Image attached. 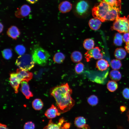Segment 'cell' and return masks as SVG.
I'll return each mask as SVG.
<instances>
[{
	"mask_svg": "<svg viewBox=\"0 0 129 129\" xmlns=\"http://www.w3.org/2000/svg\"><path fill=\"white\" fill-rule=\"evenodd\" d=\"M72 93L67 83L55 86L51 90L50 94L55 99L61 113L69 111L74 105L75 101L71 96Z\"/></svg>",
	"mask_w": 129,
	"mask_h": 129,
	"instance_id": "1",
	"label": "cell"
},
{
	"mask_svg": "<svg viewBox=\"0 0 129 129\" xmlns=\"http://www.w3.org/2000/svg\"><path fill=\"white\" fill-rule=\"evenodd\" d=\"M121 9L112 6L104 2L96 4L92 10L93 16L101 22L113 21L119 16Z\"/></svg>",
	"mask_w": 129,
	"mask_h": 129,
	"instance_id": "2",
	"label": "cell"
},
{
	"mask_svg": "<svg viewBox=\"0 0 129 129\" xmlns=\"http://www.w3.org/2000/svg\"><path fill=\"white\" fill-rule=\"evenodd\" d=\"M32 56L34 63L39 65L43 66L47 63L50 55L47 51L38 47L33 49Z\"/></svg>",
	"mask_w": 129,
	"mask_h": 129,
	"instance_id": "3",
	"label": "cell"
},
{
	"mask_svg": "<svg viewBox=\"0 0 129 129\" xmlns=\"http://www.w3.org/2000/svg\"><path fill=\"white\" fill-rule=\"evenodd\" d=\"M112 30L117 31L120 33L129 32V16L127 17L119 16L115 20L111 27Z\"/></svg>",
	"mask_w": 129,
	"mask_h": 129,
	"instance_id": "4",
	"label": "cell"
},
{
	"mask_svg": "<svg viewBox=\"0 0 129 129\" xmlns=\"http://www.w3.org/2000/svg\"><path fill=\"white\" fill-rule=\"evenodd\" d=\"M15 64L19 69L28 70L34 66V62L31 55L25 54L19 56L16 60Z\"/></svg>",
	"mask_w": 129,
	"mask_h": 129,
	"instance_id": "5",
	"label": "cell"
},
{
	"mask_svg": "<svg viewBox=\"0 0 129 129\" xmlns=\"http://www.w3.org/2000/svg\"><path fill=\"white\" fill-rule=\"evenodd\" d=\"M85 58L87 61H90L92 58L95 59H99L102 58L103 54L101 50L98 47H96L92 49L88 50L85 54Z\"/></svg>",
	"mask_w": 129,
	"mask_h": 129,
	"instance_id": "6",
	"label": "cell"
},
{
	"mask_svg": "<svg viewBox=\"0 0 129 129\" xmlns=\"http://www.w3.org/2000/svg\"><path fill=\"white\" fill-rule=\"evenodd\" d=\"M89 7L88 2L84 0H81L77 3L75 7V11L78 15L82 16L86 14L88 11Z\"/></svg>",
	"mask_w": 129,
	"mask_h": 129,
	"instance_id": "7",
	"label": "cell"
},
{
	"mask_svg": "<svg viewBox=\"0 0 129 129\" xmlns=\"http://www.w3.org/2000/svg\"><path fill=\"white\" fill-rule=\"evenodd\" d=\"M16 73L21 82L26 81L28 82L32 79L33 77V74L32 72L20 69H17Z\"/></svg>",
	"mask_w": 129,
	"mask_h": 129,
	"instance_id": "8",
	"label": "cell"
},
{
	"mask_svg": "<svg viewBox=\"0 0 129 129\" xmlns=\"http://www.w3.org/2000/svg\"><path fill=\"white\" fill-rule=\"evenodd\" d=\"M31 8L28 5L24 4L16 11L15 14L17 17L21 18L27 16L31 12Z\"/></svg>",
	"mask_w": 129,
	"mask_h": 129,
	"instance_id": "9",
	"label": "cell"
},
{
	"mask_svg": "<svg viewBox=\"0 0 129 129\" xmlns=\"http://www.w3.org/2000/svg\"><path fill=\"white\" fill-rule=\"evenodd\" d=\"M10 81L15 93H17L19 85L21 81L18 77L16 73H13L10 74Z\"/></svg>",
	"mask_w": 129,
	"mask_h": 129,
	"instance_id": "10",
	"label": "cell"
},
{
	"mask_svg": "<svg viewBox=\"0 0 129 129\" xmlns=\"http://www.w3.org/2000/svg\"><path fill=\"white\" fill-rule=\"evenodd\" d=\"M61 114L58 108L53 104L50 108L47 110L44 114L48 118L52 119L60 115Z\"/></svg>",
	"mask_w": 129,
	"mask_h": 129,
	"instance_id": "11",
	"label": "cell"
},
{
	"mask_svg": "<svg viewBox=\"0 0 129 129\" xmlns=\"http://www.w3.org/2000/svg\"><path fill=\"white\" fill-rule=\"evenodd\" d=\"M21 84L20 90L26 98L29 99L30 97H33V94L30 91L29 86L27 82L22 81L21 82Z\"/></svg>",
	"mask_w": 129,
	"mask_h": 129,
	"instance_id": "12",
	"label": "cell"
},
{
	"mask_svg": "<svg viewBox=\"0 0 129 129\" xmlns=\"http://www.w3.org/2000/svg\"><path fill=\"white\" fill-rule=\"evenodd\" d=\"M72 8V5L69 2L64 1L60 3L59 6V11L63 13H65L70 11Z\"/></svg>",
	"mask_w": 129,
	"mask_h": 129,
	"instance_id": "13",
	"label": "cell"
},
{
	"mask_svg": "<svg viewBox=\"0 0 129 129\" xmlns=\"http://www.w3.org/2000/svg\"><path fill=\"white\" fill-rule=\"evenodd\" d=\"M7 33L9 37L13 39H16L19 37L20 33L17 27L13 26L8 28Z\"/></svg>",
	"mask_w": 129,
	"mask_h": 129,
	"instance_id": "14",
	"label": "cell"
},
{
	"mask_svg": "<svg viewBox=\"0 0 129 129\" xmlns=\"http://www.w3.org/2000/svg\"><path fill=\"white\" fill-rule=\"evenodd\" d=\"M65 122L63 118H60L57 124L54 123L51 120H49L48 124L43 129H60L61 125Z\"/></svg>",
	"mask_w": 129,
	"mask_h": 129,
	"instance_id": "15",
	"label": "cell"
},
{
	"mask_svg": "<svg viewBox=\"0 0 129 129\" xmlns=\"http://www.w3.org/2000/svg\"><path fill=\"white\" fill-rule=\"evenodd\" d=\"M96 67L98 70L102 71L106 70L109 65L106 60L101 59L96 62Z\"/></svg>",
	"mask_w": 129,
	"mask_h": 129,
	"instance_id": "16",
	"label": "cell"
},
{
	"mask_svg": "<svg viewBox=\"0 0 129 129\" xmlns=\"http://www.w3.org/2000/svg\"><path fill=\"white\" fill-rule=\"evenodd\" d=\"M101 21L97 19L94 18L90 19L88 24L90 28L94 30H97L100 27L101 22Z\"/></svg>",
	"mask_w": 129,
	"mask_h": 129,
	"instance_id": "17",
	"label": "cell"
},
{
	"mask_svg": "<svg viewBox=\"0 0 129 129\" xmlns=\"http://www.w3.org/2000/svg\"><path fill=\"white\" fill-rule=\"evenodd\" d=\"M126 55V52L125 50L121 48H117L114 53L115 57L118 59H124Z\"/></svg>",
	"mask_w": 129,
	"mask_h": 129,
	"instance_id": "18",
	"label": "cell"
},
{
	"mask_svg": "<svg viewBox=\"0 0 129 129\" xmlns=\"http://www.w3.org/2000/svg\"><path fill=\"white\" fill-rule=\"evenodd\" d=\"M109 76L113 81H116L120 80L122 77V75L119 71L117 70H113L110 72Z\"/></svg>",
	"mask_w": 129,
	"mask_h": 129,
	"instance_id": "19",
	"label": "cell"
},
{
	"mask_svg": "<svg viewBox=\"0 0 129 129\" xmlns=\"http://www.w3.org/2000/svg\"><path fill=\"white\" fill-rule=\"evenodd\" d=\"M74 123L75 126L77 127L82 128L86 125V120L83 117H77L75 119Z\"/></svg>",
	"mask_w": 129,
	"mask_h": 129,
	"instance_id": "20",
	"label": "cell"
},
{
	"mask_svg": "<svg viewBox=\"0 0 129 129\" xmlns=\"http://www.w3.org/2000/svg\"><path fill=\"white\" fill-rule=\"evenodd\" d=\"M99 2H104L114 7L121 9V0H98Z\"/></svg>",
	"mask_w": 129,
	"mask_h": 129,
	"instance_id": "21",
	"label": "cell"
},
{
	"mask_svg": "<svg viewBox=\"0 0 129 129\" xmlns=\"http://www.w3.org/2000/svg\"><path fill=\"white\" fill-rule=\"evenodd\" d=\"M72 61L74 63L80 62L82 59V55L81 53L78 51H75L71 53L70 56Z\"/></svg>",
	"mask_w": 129,
	"mask_h": 129,
	"instance_id": "22",
	"label": "cell"
},
{
	"mask_svg": "<svg viewBox=\"0 0 129 129\" xmlns=\"http://www.w3.org/2000/svg\"><path fill=\"white\" fill-rule=\"evenodd\" d=\"M83 45L84 48L86 50H89L94 48V42L93 40L90 38H87L84 41Z\"/></svg>",
	"mask_w": 129,
	"mask_h": 129,
	"instance_id": "23",
	"label": "cell"
},
{
	"mask_svg": "<svg viewBox=\"0 0 129 129\" xmlns=\"http://www.w3.org/2000/svg\"><path fill=\"white\" fill-rule=\"evenodd\" d=\"M65 56L62 53L58 52L54 55L53 58L54 61L58 64L62 63L64 60Z\"/></svg>",
	"mask_w": 129,
	"mask_h": 129,
	"instance_id": "24",
	"label": "cell"
},
{
	"mask_svg": "<svg viewBox=\"0 0 129 129\" xmlns=\"http://www.w3.org/2000/svg\"><path fill=\"white\" fill-rule=\"evenodd\" d=\"M32 105L34 109L38 110L42 108L43 104V102L40 99L37 98L34 99L33 101Z\"/></svg>",
	"mask_w": 129,
	"mask_h": 129,
	"instance_id": "25",
	"label": "cell"
},
{
	"mask_svg": "<svg viewBox=\"0 0 129 129\" xmlns=\"http://www.w3.org/2000/svg\"><path fill=\"white\" fill-rule=\"evenodd\" d=\"M123 40V36L120 33H117L115 34L113 41L115 45L119 46L121 45Z\"/></svg>",
	"mask_w": 129,
	"mask_h": 129,
	"instance_id": "26",
	"label": "cell"
},
{
	"mask_svg": "<svg viewBox=\"0 0 129 129\" xmlns=\"http://www.w3.org/2000/svg\"><path fill=\"white\" fill-rule=\"evenodd\" d=\"M118 85L116 81H109L107 84V88L108 91L111 92H113L118 88Z\"/></svg>",
	"mask_w": 129,
	"mask_h": 129,
	"instance_id": "27",
	"label": "cell"
},
{
	"mask_svg": "<svg viewBox=\"0 0 129 129\" xmlns=\"http://www.w3.org/2000/svg\"><path fill=\"white\" fill-rule=\"evenodd\" d=\"M110 65L113 70H117L120 68L122 64L121 61L119 59H113L111 61Z\"/></svg>",
	"mask_w": 129,
	"mask_h": 129,
	"instance_id": "28",
	"label": "cell"
},
{
	"mask_svg": "<svg viewBox=\"0 0 129 129\" xmlns=\"http://www.w3.org/2000/svg\"><path fill=\"white\" fill-rule=\"evenodd\" d=\"M88 103L90 105L94 106L98 103V99L97 97L95 95H92L90 96L87 100Z\"/></svg>",
	"mask_w": 129,
	"mask_h": 129,
	"instance_id": "29",
	"label": "cell"
},
{
	"mask_svg": "<svg viewBox=\"0 0 129 129\" xmlns=\"http://www.w3.org/2000/svg\"><path fill=\"white\" fill-rule=\"evenodd\" d=\"M2 54L3 57L5 59H9L12 57V53L11 49L6 48L2 51Z\"/></svg>",
	"mask_w": 129,
	"mask_h": 129,
	"instance_id": "30",
	"label": "cell"
},
{
	"mask_svg": "<svg viewBox=\"0 0 129 129\" xmlns=\"http://www.w3.org/2000/svg\"><path fill=\"white\" fill-rule=\"evenodd\" d=\"M15 50L16 53L20 55H23L26 51L25 47L21 45H18L16 46Z\"/></svg>",
	"mask_w": 129,
	"mask_h": 129,
	"instance_id": "31",
	"label": "cell"
},
{
	"mask_svg": "<svg viewBox=\"0 0 129 129\" xmlns=\"http://www.w3.org/2000/svg\"><path fill=\"white\" fill-rule=\"evenodd\" d=\"M84 65L82 63H78L75 66V70L76 72L79 74L82 73L84 69Z\"/></svg>",
	"mask_w": 129,
	"mask_h": 129,
	"instance_id": "32",
	"label": "cell"
},
{
	"mask_svg": "<svg viewBox=\"0 0 129 129\" xmlns=\"http://www.w3.org/2000/svg\"><path fill=\"white\" fill-rule=\"evenodd\" d=\"M23 128L24 129H34L35 125L32 122L29 121L25 124Z\"/></svg>",
	"mask_w": 129,
	"mask_h": 129,
	"instance_id": "33",
	"label": "cell"
},
{
	"mask_svg": "<svg viewBox=\"0 0 129 129\" xmlns=\"http://www.w3.org/2000/svg\"><path fill=\"white\" fill-rule=\"evenodd\" d=\"M122 94L125 98L127 99H129V88H124L122 91Z\"/></svg>",
	"mask_w": 129,
	"mask_h": 129,
	"instance_id": "34",
	"label": "cell"
},
{
	"mask_svg": "<svg viewBox=\"0 0 129 129\" xmlns=\"http://www.w3.org/2000/svg\"><path fill=\"white\" fill-rule=\"evenodd\" d=\"M123 39L126 43L129 41V32L124 33L123 36Z\"/></svg>",
	"mask_w": 129,
	"mask_h": 129,
	"instance_id": "35",
	"label": "cell"
},
{
	"mask_svg": "<svg viewBox=\"0 0 129 129\" xmlns=\"http://www.w3.org/2000/svg\"><path fill=\"white\" fill-rule=\"evenodd\" d=\"M125 48L126 51L129 53V41L126 43Z\"/></svg>",
	"mask_w": 129,
	"mask_h": 129,
	"instance_id": "36",
	"label": "cell"
},
{
	"mask_svg": "<svg viewBox=\"0 0 129 129\" xmlns=\"http://www.w3.org/2000/svg\"><path fill=\"white\" fill-rule=\"evenodd\" d=\"M0 129H8L7 126L5 124H0Z\"/></svg>",
	"mask_w": 129,
	"mask_h": 129,
	"instance_id": "37",
	"label": "cell"
},
{
	"mask_svg": "<svg viewBox=\"0 0 129 129\" xmlns=\"http://www.w3.org/2000/svg\"><path fill=\"white\" fill-rule=\"evenodd\" d=\"M120 109L121 111L122 112H123L125 111L126 108L124 106H121L120 107Z\"/></svg>",
	"mask_w": 129,
	"mask_h": 129,
	"instance_id": "38",
	"label": "cell"
},
{
	"mask_svg": "<svg viewBox=\"0 0 129 129\" xmlns=\"http://www.w3.org/2000/svg\"><path fill=\"white\" fill-rule=\"evenodd\" d=\"M29 3L33 4L36 3L38 0H26Z\"/></svg>",
	"mask_w": 129,
	"mask_h": 129,
	"instance_id": "39",
	"label": "cell"
},
{
	"mask_svg": "<svg viewBox=\"0 0 129 129\" xmlns=\"http://www.w3.org/2000/svg\"><path fill=\"white\" fill-rule=\"evenodd\" d=\"M3 26L2 24L1 23H0V33H1L3 31Z\"/></svg>",
	"mask_w": 129,
	"mask_h": 129,
	"instance_id": "40",
	"label": "cell"
},
{
	"mask_svg": "<svg viewBox=\"0 0 129 129\" xmlns=\"http://www.w3.org/2000/svg\"><path fill=\"white\" fill-rule=\"evenodd\" d=\"M82 129H90V128L88 125L86 124Z\"/></svg>",
	"mask_w": 129,
	"mask_h": 129,
	"instance_id": "41",
	"label": "cell"
},
{
	"mask_svg": "<svg viewBox=\"0 0 129 129\" xmlns=\"http://www.w3.org/2000/svg\"><path fill=\"white\" fill-rule=\"evenodd\" d=\"M126 115L128 118V121L129 123V110L127 112Z\"/></svg>",
	"mask_w": 129,
	"mask_h": 129,
	"instance_id": "42",
	"label": "cell"
},
{
	"mask_svg": "<svg viewBox=\"0 0 129 129\" xmlns=\"http://www.w3.org/2000/svg\"><path fill=\"white\" fill-rule=\"evenodd\" d=\"M67 129L65 128L64 127H61L60 129Z\"/></svg>",
	"mask_w": 129,
	"mask_h": 129,
	"instance_id": "43",
	"label": "cell"
}]
</instances>
